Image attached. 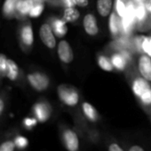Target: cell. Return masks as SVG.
Returning a JSON list of instances; mask_svg holds the SVG:
<instances>
[{"instance_id":"cell-30","label":"cell","mask_w":151,"mask_h":151,"mask_svg":"<svg viewBox=\"0 0 151 151\" xmlns=\"http://www.w3.org/2000/svg\"><path fill=\"white\" fill-rule=\"evenodd\" d=\"M140 101L145 105H150L151 104V88L147 89L146 92L142 93V95L139 97Z\"/></svg>"},{"instance_id":"cell-5","label":"cell","mask_w":151,"mask_h":151,"mask_svg":"<svg viewBox=\"0 0 151 151\" xmlns=\"http://www.w3.org/2000/svg\"><path fill=\"white\" fill-rule=\"evenodd\" d=\"M32 112L34 116L38 120V122H46L52 114V107L45 101H39L36 102L32 107Z\"/></svg>"},{"instance_id":"cell-34","label":"cell","mask_w":151,"mask_h":151,"mask_svg":"<svg viewBox=\"0 0 151 151\" xmlns=\"http://www.w3.org/2000/svg\"><path fill=\"white\" fill-rule=\"evenodd\" d=\"M129 151H145L140 146H138V145H134L132 147H131L130 150Z\"/></svg>"},{"instance_id":"cell-24","label":"cell","mask_w":151,"mask_h":151,"mask_svg":"<svg viewBox=\"0 0 151 151\" xmlns=\"http://www.w3.org/2000/svg\"><path fill=\"white\" fill-rule=\"evenodd\" d=\"M98 65L101 69H103L105 71H113V69H114V66H113L112 62L107 57H105L103 55H101L98 58Z\"/></svg>"},{"instance_id":"cell-16","label":"cell","mask_w":151,"mask_h":151,"mask_svg":"<svg viewBox=\"0 0 151 151\" xmlns=\"http://www.w3.org/2000/svg\"><path fill=\"white\" fill-rule=\"evenodd\" d=\"M109 28L110 33L114 37H116L119 34L120 30H121V18L115 12H113L110 14L109 22Z\"/></svg>"},{"instance_id":"cell-23","label":"cell","mask_w":151,"mask_h":151,"mask_svg":"<svg viewBox=\"0 0 151 151\" xmlns=\"http://www.w3.org/2000/svg\"><path fill=\"white\" fill-rule=\"evenodd\" d=\"M14 144H15L16 148L19 150L25 149L29 146L28 139L26 137H24L23 135L15 132V131L14 132Z\"/></svg>"},{"instance_id":"cell-4","label":"cell","mask_w":151,"mask_h":151,"mask_svg":"<svg viewBox=\"0 0 151 151\" xmlns=\"http://www.w3.org/2000/svg\"><path fill=\"white\" fill-rule=\"evenodd\" d=\"M58 95L60 100L68 106L77 105L79 100L78 92L73 88L68 87L66 86H60L58 88Z\"/></svg>"},{"instance_id":"cell-14","label":"cell","mask_w":151,"mask_h":151,"mask_svg":"<svg viewBox=\"0 0 151 151\" xmlns=\"http://www.w3.org/2000/svg\"><path fill=\"white\" fill-rule=\"evenodd\" d=\"M14 130L7 132L6 137L0 140V151H14L16 147L14 140Z\"/></svg>"},{"instance_id":"cell-3","label":"cell","mask_w":151,"mask_h":151,"mask_svg":"<svg viewBox=\"0 0 151 151\" xmlns=\"http://www.w3.org/2000/svg\"><path fill=\"white\" fill-rule=\"evenodd\" d=\"M6 78H7L12 83L19 86H22L25 82V78L22 69L13 59L10 58L7 59Z\"/></svg>"},{"instance_id":"cell-37","label":"cell","mask_w":151,"mask_h":151,"mask_svg":"<svg viewBox=\"0 0 151 151\" xmlns=\"http://www.w3.org/2000/svg\"><path fill=\"white\" fill-rule=\"evenodd\" d=\"M1 79H2V78H0V83H1Z\"/></svg>"},{"instance_id":"cell-31","label":"cell","mask_w":151,"mask_h":151,"mask_svg":"<svg viewBox=\"0 0 151 151\" xmlns=\"http://www.w3.org/2000/svg\"><path fill=\"white\" fill-rule=\"evenodd\" d=\"M59 2L65 7H73L75 6V3H74V0H59Z\"/></svg>"},{"instance_id":"cell-17","label":"cell","mask_w":151,"mask_h":151,"mask_svg":"<svg viewBox=\"0 0 151 151\" xmlns=\"http://www.w3.org/2000/svg\"><path fill=\"white\" fill-rule=\"evenodd\" d=\"M113 6V0H97V11L102 17L109 15Z\"/></svg>"},{"instance_id":"cell-13","label":"cell","mask_w":151,"mask_h":151,"mask_svg":"<svg viewBox=\"0 0 151 151\" xmlns=\"http://www.w3.org/2000/svg\"><path fill=\"white\" fill-rule=\"evenodd\" d=\"M19 2H20V0H6L5 4L3 6V9H2L3 16L6 19L11 20V19L15 18L16 9H17V6Z\"/></svg>"},{"instance_id":"cell-36","label":"cell","mask_w":151,"mask_h":151,"mask_svg":"<svg viewBox=\"0 0 151 151\" xmlns=\"http://www.w3.org/2000/svg\"><path fill=\"white\" fill-rule=\"evenodd\" d=\"M33 1L35 3H44L45 1H46V0H33Z\"/></svg>"},{"instance_id":"cell-33","label":"cell","mask_w":151,"mask_h":151,"mask_svg":"<svg viewBox=\"0 0 151 151\" xmlns=\"http://www.w3.org/2000/svg\"><path fill=\"white\" fill-rule=\"evenodd\" d=\"M109 151H124V150L119 145L113 143V144H110V146L109 147Z\"/></svg>"},{"instance_id":"cell-29","label":"cell","mask_w":151,"mask_h":151,"mask_svg":"<svg viewBox=\"0 0 151 151\" xmlns=\"http://www.w3.org/2000/svg\"><path fill=\"white\" fill-rule=\"evenodd\" d=\"M38 120L33 116V117H25L22 121V125L24 126V128L28 129V130H30L32 129L33 127H35L37 124Z\"/></svg>"},{"instance_id":"cell-1","label":"cell","mask_w":151,"mask_h":151,"mask_svg":"<svg viewBox=\"0 0 151 151\" xmlns=\"http://www.w3.org/2000/svg\"><path fill=\"white\" fill-rule=\"evenodd\" d=\"M17 38L22 51L25 53H29L31 51L34 44V34L32 25L28 19L19 21Z\"/></svg>"},{"instance_id":"cell-21","label":"cell","mask_w":151,"mask_h":151,"mask_svg":"<svg viewBox=\"0 0 151 151\" xmlns=\"http://www.w3.org/2000/svg\"><path fill=\"white\" fill-rule=\"evenodd\" d=\"M147 10L145 3H135V16L138 22H143L147 19Z\"/></svg>"},{"instance_id":"cell-27","label":"cell","mask_w":151,"mask_h":151,"mask_svg":"<svg viewBox=\"0 0 151 151\" xmlns=\"http://www.w3.org/2000/svg\"><path fill=\"white\" fill-rule=\"evenodd\" d=\"M7 57L4 53H0V78H4L6 75V65H7Z\"/></svg>"},{"instance_id":"cell-11","label":"cell","mask_w":151,"mask_h":151,"mask_svg":"<svg viewBox=\"0 0 151 151\" xmlns=\"http://www.w3.org/2000/svg\"><path fill=\"white\" fill-rule=\"evenodd\" d=\"M35 2L33 0H20L16 9L15 18L19 21L27 19Z\"/></svg>"},{"instance_id":"cell-32","label":"cell","mask_w":151,"mask_h":151,"mask_svg":"<svg viewBox=\"0 0 151 151\" xmlns=\"http://www.w3.org/2000/svg\"><path fill=\"white\" fill-rule=\"evenodd\" d=\"M74 3L79 7H86L89 4V0H74Z\"/></svg>"},{"instance_id":"cell-25","label":"cell","mask_w":151,"mask_h":151,"mask_svg":"<svg viewBox=\"0 0 151 151\" xmlns=\"http://www.w3.org/2000/svg\"><path fill=\"white\" fill-rule=\"evenodd\" d=\"M44 8H45L44 3H35L29 12V16L32 17V18H37V17L40 16L44 11Z\"/></svg>"},{"instance_id":"cell-26","label":"cell","mask_w":151,"mask_h":151,"mask_svg":"<svg viewBox=\"0 0 151 151\" xmlns=\"http://www.w3.org/2000/svg\"><path fill=\"white\" fill-rule=\"evenodd\" d=\"M126 4L123 1V0H116V13L117 15L122 18L126 14Z\"/></svg>"},{"instance_id":"cell-8","label":"cell","mask_w":151,"mask_h":151,"mask_svg":"<svg viewBox=\"0 0 151 151\" xmlns=\"http://www.w3.org/2000/svg\"><path fill=\"white\" fill-rule=\"evenodd\" d=\"M57 52H58V56H59L60 60L63 63L68 64L73 60V58H74L73 51H72L70 45L67 41L61 40L58 44Z\"/></svg>"},{"instance_id":"cell-20","label":"cell","mask_w":151,"mask_h":151,"mask_svg":"<svg viewBox=\"0 0 151 151\" xmlns=\"http://www.w3.org/2000/svg\"><path fill=\"white\" fill-rule=\"evenodd\" d=\"M127 60L122 52H116L111 57V62L117 70H124L127 64Z\"/></svg>"},{"instance_id":"cell-7","label":"cell","mask_w":151,"mask_h":151,"mask_svg":"<svg viewBox=\"0 0 151 151\" xmlns=\"http://www.w3.org/2000/svg\"><path fill=\"white\" fill-rule=\"evenodd\" d=\"M138 69L141 77L148 82H151V58L147 54H142L139 58Z\"/></svg>"},{"instance_id":"cell-2","label":"cell","mask_w":151,"mask_h":151,"mask_svg":"<svg viewBox=\"0 0 151 151\" xmlns=\"http://www.w3.org/2000/svg\"><path fill=\"white\" fill-rule=\"evenodd\" d=\"M29 85L37 92H44L50 86V79L47 76L40 71H32L27 74Z\"/></svg>"},{"instance_id":"cell-12","label":"cell","mask_w":151,"mask_h":151,"mask_svg":"<svg viewBox=\"0 0 151 151\" xmlns=\"http://www.w3.org/2000/svg\"><path fill=\"white\" fill-rule=\"evenodd\" d=\"M50 25L53 30V33L56 37H64L67 32H68V28L66 25V22L62 19H58V18H51L50 19Z\"/></svg>"},{"instance_id":"cell-10","label":"cell","mask_w":151,"mask_h":151,"mask_svg":"<svg viewBox=\"0 0 151 151\" xmlns=\"http://www.w3.org/2000/svg\"><path fill=\"white\" fill-rule=\"evenodd\" d=\"M84 29L89 36H96L99 33V27L95 16L92 14H87L83 20Z\"/></svg>"},{"instance_id":"cell-9","label":"cell","mask_w":151,"mask_h":151,"mask_svg":"<svg viewBox=\"0 0 151 151\" xmlns=\"http://www.w3.org/2000/svg\"><path fill=\"white\" fill-rule=\"evenodd\" d=\"M63 139L66 148L68 151H78L79 147V141L78 135L72 130H66L63 132Z\"/></svg>"},{"instance_id":"cell-6","label":"cell","mask_w":151,"mask_h":151,"mask_svg":"<svg viewBox=\"0 0 151 151\" xmlns=\"http://www.w3.org/2000/svg\"><path fill=\"white\" fill-rule=\"evenodd\" d=\"M39 37L42 43L49 49H53L56 46V39L53 30L50 23H44L39 29Z\"/></svg>"},{"instance_id":"cell-35","label":"cell","mask_w":151,"mask_h":151,"mask_svg":"<svg viewBox=\"0 0 151 151\" xmlns=\"http://www.w3.org/2000/svg\"><path fill=\"white\" fill-rule=\"evenodd\" d=\"M145 5H146V8L147 10V13H149L151 14V0H146Z\"/></svg>"},{"instance_id":"cell-19","label":"cell","mask_w":151,"mask_h":151,"mask_svg":"<svg viewBox=\"0 0 151 151\" xmlns=\"http://www.w3.org/2000/svg\"><path fill=\"white\" fill-rule=\"evenodd\" d=\"M8 101H9V93L7 90L4 89L0 92V124L2 123L5 117L8 106Z\"/></svg>"},{"instance_id":"cell-28","label":"cell","mask_w":151,"mask_h":151,"mask_svg":"<svg viewBox=\"0 0 151 151\" xmlns=\"http://www.w3.org/2000/svg\"><path fill=\"white\" fill-rule=\"evenodd\" d=\"M141 47L142 52L151 58V37H144Z\"/></svg>"},{"instance_id":"cell-18","label":"cell","mask_w":151,"mask_h":151,"mask_svg":"<svg viewBox=\"0 0 151 151\" xmlns=\"http://www.w3.org/2000/svg\"><path fill=\"white\" fill-rule=\"evenodd\" d=\"M80 17V13L79 11L73 7H67L64 9L63 15H62V20L67 23V22H75L78 20Z\"/></svg>"},{"instance_id":"cell-15","label":"cell","mask_w":151,"mask_h":151,"mask_svg":"<svg viewBox=\"0 0 151 151\" xmlns=\"http://www.w3.org/2000/svg\"><path fill=\"white\" fill-rule=\"evenodd\" d=\"M147 82L148 81H147L143 78H137V79H135L133 81V83H132V91H133V93L137 97L139 98L144 92H146L147 89L150 88Z\"/></svg>"},{"instance_id":"cell-22","label":"cell","mask_w":151,"mask_h":151,"mask_svg":"<svg viewBox=\"0 0 151 151\" xmlns=\"http://www.w3.org/2000/svg\"><path fill=\"white\" fill-rule=\"evenodd\" d=\"M82 108H83L84 114L86 115V116L89 120H91V121H96L97 120L98 113H97L95 108L92 104H90L88 102H84Z\"/></svg>"}]
</instances>
